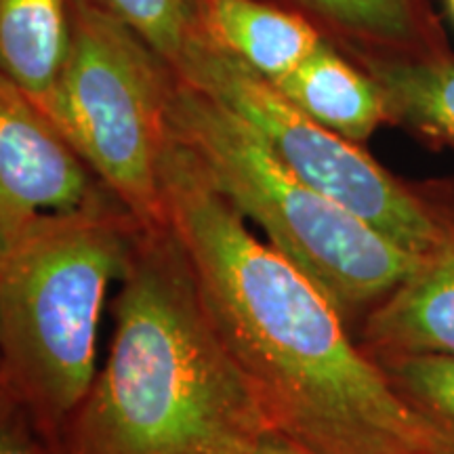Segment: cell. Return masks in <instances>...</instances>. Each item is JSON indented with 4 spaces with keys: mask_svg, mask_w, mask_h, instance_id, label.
I'll use <instances>...</instances> for the list:
<instances>
[{
    "mask_svg": "<svg viewBox=\"0 0 454 454\" xmlns=\"http://www.w3.org/2000/svg\"><path fill=\"white\" fill-rule=\"evenodd\" d=\"M160 198L208 316L274 438L303 454H454V431L357 348L333 301L253 234L173 135Z\"/></svg>",
    "mask_w": 454,
    "mask_h": 454,
    "instance_id": "1",
    "label": "cell"
},
{
    "mask_svg": "<svg viewBox=\"0 0 454 454\" xmlns=\"http://www.w3.org/2000/svg\"><path fill=\"white\" fill-rule=\"evenodd\" d=\"M114 301V334L64 454H257L268 423L164 221L141 227Z\"/></svg>",
    "mask_w": 454,
    "mask_h": 454,
    "instance_id": "2",
    "label": "cell"
},
{
    "mask_svg": "<svg viewBox=\"0 0 454 454\" xmlns=\"http://www.w3.org/2000/svg\"><path fill=\"white\" fill-rule=\"evenodd\" d=\"M141 227L106 194L0 254V379L57 442L95 381L101 311Z\"/></svg>",
    "mask_w": 454,
    "mask_h": 454,
    "instance_id": "3",
    "label": "cell"
},
{
    "mask_svg": "<svg viewBox=\"0 0 454 454\" xmlns=\"http://www.w3.org/2000/svg\"><path fill=\"white\" fill-rule=\"evenodd\" d=\"M168 130L198 158L215 187L268 242L348 316L387 297L423 257L297 177L247 124L173 74Z\"/></svg>",
    "mask_w": 454,
    "mask_h": 454,
    "instance_id": "4",
    "label": "cell"
},
{
    "mask_svg": "<svg viewBox=\"0 0 454 454\" xmlns=\"http://www.w3.org/2000/svg\"><path fill=\"white\" fill-rule=\"evenodd\" d=\"M173 72L95 0H72V43L51 118L144 227L162 225L160 162Z\"/></svg>",
    "mask_w": 454,
    "mask_h": 454,
    "instance_id": "5",
    "label": "cell"
},
{
    "mask_svg": "<svg viewBox=\"0 0 454 454\" xmlns=\"http://www.w3.org/2000/svg\"><path fill=\"white\" fill-rule=\"evenodd\" d=\"M170 72L236 112L297 177L404 251L427 257L450 234L427 204L360 144L311 121L270 81L204 43L200 34Z\"/></svg>",
    "mask_w": 454,
    "mask_h": 454,
    "instance_id": "6",
    "label": "cell"
},
{
    "mask_svg": "<svg viewBox=\"0 0 454 454\" xmlns=\"http://www.w3.org/2000/svg\"><path fill=\"white\" fill-rule=\"evenodd\" d=\"M110 192L53 118L0 76V254L49 215Z\"/></svg>",
    "mask_w": 454,
    "mask_h": 454,
    "instance_id": "7",
    "label": "cell"
},
{
    "mask_svg": "<svg viewBox=\"0 0 454 454\" xmlns=\"http://www.w3.org/2000/svg\"><path fill=\"white\" fill-rule=\"evenodd\" d=\"M368 316L364 339L377 360L454 357V231Z\"/></svg>",
    "mask_w": 454,
    "mask_h": 454,
    "instance_id": "8",
    "label": "cell"
},
{
    "mask_svg": "<svg viewBox=\"0 0 454 454\" xmlns=\"http://www.w3.org/2000/svg\"><path fill=\"white\" fill-rule=\"evenodd\" d=\"M198 34L270 82L326 41L305 17L268 0H198Z\"/></svg>",
    "mask_w": 454,
    "mask_h": 454,
    "instance_id": "9",
    "label": "cell"
},
{
    "mask_svg": "<svg viewBox=\"0 0 454 454\" xmlns=\"http://www.w3.org/2000/svg\"><path fill=\"white\" fill-rule=\"evenodd\" d=\"M314 24L345 55L448 51L427 0H268Z\"/></svg>",
    "mask_w": 454,
    "mask_h": 454,
    "instance_id": "10",
    "label": "cell"
},
{
    "mask_svg": "<svg viewBox=\"0 0 454 454\" xmlns=\"http://www.w3.org/2000/svg\"><path fill=\"white\" fill-rule=\"evenodd\" d=\"M271 84L311 121L356 144L366 141L383 122H391L379 82L328 38Z\"/></svg>",
    "mask_w": 454,
    "mask_h": 454,
    "instance_id": "11",
    "label": "cell"
},
{
    "mask_svg": "<svg viewBox=\"0 0 454 454\" xmlns=\"http://www.w3.org/2000/svg\"><path fill=\"white\" fill-rule=\"evenodd\" d=\"M70 43L72 0H0V76L49 116Z\"/></svg>",
    "mask_w": 454,
    "mask_h": 454,
    "instance_id": "12",
    "label": "cell"
},
{
    "mask_svg": "<svg viewBox=\"0 0 454 454\" xmlns=\"http://www.w3.org/2000/svg\"><path fill=\"white\" fill-rule=\"evenodd\" d=\"M387 99L391 122L404 124L434 145L454 150V55L377 53L351 57Z\"/></svg>",
    "mask_w": 454,
    "mask_h": 454,
    "instance_id": "13",
    "label": "cell"
},
{
    "mask_svg": "<svg viewBox=\"0 0 454 454\" xmlns=\"http://www.w3.org/2000/svg\"><path fill=\"white\" fill-rule=\"evenodd\" d=\"M135 32L170 70L198 38V0H95Z\"/></svg>",
    "mask_w": 454,
    "mask_h": 454,
    "instance_id": "14",
    "label": "cell"
},
{
    "mask_svg": "<svg viewBox=\"0 0 454 454\" xmlns=\"http://www.w3.org/2000/svg\"><path fill=\"white\" fill-rule=\"evenodd\" d=\"M377 362L402 394L454 431V357L389 356Z\"/></svg>",
    "mask_w": 454,
    "mask_h": 454,
    "instance_id": "15",
    "label": "cell"
},
{
    "mask_svg": "<svg viewBox=\"0 0 454 454\" xmlns=\"http://www.w3.org/2000/svg\"><path fill=\"white\" fill-rule=\"evenodd\" d=\"M0 454H64L30 408L0 379Z\"/></svg>",
    "mask_w": 454,
    "mask_h": 454,
    "instance_id": "16",
    "label": "cell"
},
{
    "mask_svg": "<svg viewBox=\"0 0 454 454\" xmlns=\"http://www.w3.org/2000/svg\"><path fill=\"white\" fill-rule=\"evenodd\" d=\"M257 454H303V452H299L297 448L288 446L286 442H282V440L274 438V435H270V438L259 446Z\"/></svg>",
    "mask_w": 454,
    "mask_h": 454,
    "instance_id": "17",
    "label": "cell"
},
{
    "mask_svg": "<svg viewBox=\"0 0 454 454\" xmlns=\"http://www.w3.org/2000/svg\"><path fill=\"white\" fill-rule=\"evenodd\" d=\"M444 7L448 11V17H450L452 24H454V0H444Z\"/></svg>",
    "mask_w": 454,
    "mask_h": 454,
    "instance_id": "18",
    "label": "cell"
}]
</instances>
